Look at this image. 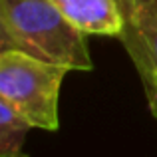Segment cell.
<instances>
[{
	"mask_svg": "<svg viewBox=\"0 0 157 157\" xmlns=\"http://www.w3.org/2000/svg\"><path fill=\"white\" fill-rule=\"evenodd\" d=\"M0 34L2 50H22L78 72L94 70L86 34L66 20L54 0H0Z\"/></svg>",
	"mask_w": 157,
	"mask_h": 157,
	"instance_id": "obj_1",
	"label": "cell"
},
{
	"mask_svg": "<svg viewBox=\"0 0 157 157\" xmlns=\"http://www.w3.org/2000/svg\"><path fill=\"white\" fill-rule=\"evenodd\" d=\"M66 66L36 58L22 50L0 52V100L38 129L56 131L60 127L58 104Z\"/></svg>",
	"mask_w": 157,
	"mask_h": 157,
	"instance_id": "obj_2",
	"label": "cell"
},
{
	"mask_svg": "<svg viewBox=\"0 0 157 157\" xmlns=\"http://www.w3.org/2000/svg\"><path fill=\"white\" fill-rule=\"evenodd\" d=\"M58 10L86 36H117L125 30V12L117 0H54Z\"/></svg>",
	"mask_w": 157,
	"mask_h": 157,
	"instance_id": "obj_3",
	"label": "cell"
},
{
	"mask_svg": "<svg viewBox=\"0 0 157 157\" xmlns=\"http://www.w3.org/2000/svg\"><path fill=\"white\" fill-rule=\"evenodd\" d=\"M121 40L147 92L157 82V6L135 12L125 22Z\"/></svg>",
	"mask_w": 157,
	"mask_h": 157,
	"instance_id": "obj_4",
	"label": "cell"
},
{
	"mask_svg": "<svg viewBox=\"0 0 157 157\" xmlns=\"http://www.w3.org/2000/svg\"><path fill=\"white\" fill-rule=\"evenodd\" d=\"M30 129L34 125L22 113L0 100V157H26L22 147Z\"/></svg>",
	"mask_w": 157,
	"mask_h": 157,
	"instance_id": "obj_5",
	"label": "cell"
},
{
	"mask_svg": "<svg viewBox=\"0 0 157 157\" xmlns=\"http://www.w3.org/2000/svg\"><path fill=\"white\" fill-rule=\"evenodd\" d=\"M157 6V0H131V16L135 12H141V10H147V8H155ZM129 16V18H131ZM127 18V20H129Z\"/></svg>",
	"mask_w": 157,
	"mask_h": 157,
	"instance_id": "obj_6",
	"label": "cell"
},
{
	"mask_svg": "<svg viewBox=\"0 0 157 157\" xmlns=\"http://www.w3.org/2000/svg\"><path fill=\"white\" fill-rule=\"evenodd\" d=\"M145 96H147V101H149V109H151V113L157 117V82H155V86L153 88H149L145 92Z\"/></svg>",
	"mask_w": 157,
	"mask_h": 157,
	"instance_id": "obj_7",
	"label": "cell"
},
{
	"mask_svg": "<svg viewBox=\"0 0 157 157\" xmlns=\"http://www.w3.org/2000/svg\"><path fill=\"white\" fill-rule=\"evenodd\" d=\"M119 4H121L123 12H125V18H129L131 16V0H117Z\"/></svg>",
	"mask_w": 157,
	"mask_h": 157,
	"instance_id": "obj_8",
	"label": "cell"
}]
</instances>
